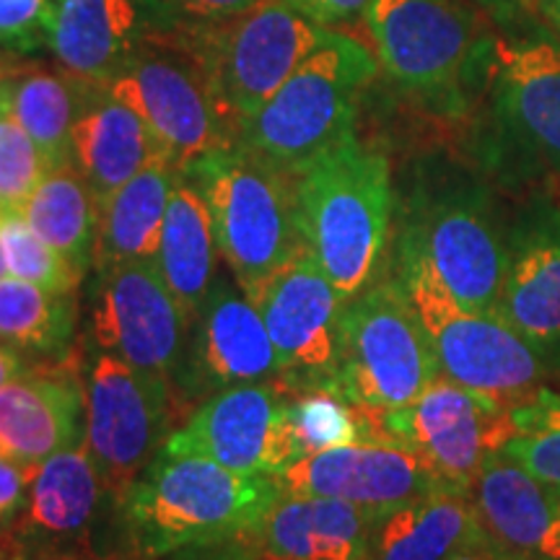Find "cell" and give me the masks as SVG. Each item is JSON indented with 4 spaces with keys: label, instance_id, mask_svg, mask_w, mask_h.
I'll list each match as a JSON object with an SVG mask.
<instances>
[{
    "label": "cell",
    "instance_id": "cell-1",
    "mask_svg": "<svg viewBox=\"0 0 560 560\" xmlns=\"http://www.w3.org/2000/svg\"><path fill=\"white\" fill-rule=\"evenodd\" d=\"M291 179L301 242L350 299L371 283L387 247L395 206L387 153L353 132Z\"/></svg>",
    "mask_w": 560,
    "mask_h": 560
},
{
    "label": "cell",
    "instance_id": "cell-2",
    "mask_svg": "<svg viewBox=\"0 0 560 560\" xmlns=\"http://www.w3.org/2000/svg\"><path fill=\"white\" fill-rule=\"evenodd\" d=\"M278 495L276 475H242L161 450L120 503L136 556L161 558L244 537Z\"/></svg>",
    "mask_w": 560,
    "mask_h": 560
},
{
    "label": "cell",
    "instance_id": "cell-3",
    "mask_svg": "<svg viewBox=\"0 0 560 560\" xmlns=\"http://www.w3.org/2000/svg\"><path fill=\"white\" fill-rule=\"evenodd\" d=\"M363 26L392 86L431 112L457 115L488 79L495 37L465 0H371Z\"/></svg>",
    "mask_w": 560,
    "mask_h": 560
},
{
    "label": "cell",
    "instance_id": "cell-4",
    "mask_svg": "<svg viewBox=\"0 0 560 560\" xmlns=\"http://www.w3.org/2000/svg\"><path fill=\"white\" fill-rule=\"evenodd\" d=\"M376 73L380 62L371 47L355 34L327 30L289 81L244 125L236 143L293 177L353 136L361 100Z\"/></svg>",
    "mask_w": 560,
    "mask_h": 560
},
{
    "label": "cell",
    "instance_id": "cell-5",
    "mask_svg": "<svg viewBox=\"0 0 560 560\" xmlns=\"http://www.w3.org/2000/svg\"><path fill=\"white\" fill-rule=\"evenodd\" d=\"M325 34L285 0H262L234 16L177 26L166 42L198 66L221 120L240 138Z\"/></svg>",
    "mask_w": 560,
    "mask_h": 560
},
{
    "label": "cell",
    "instance_id": "cell-6",
    "mask_svg": "<svg viewBox=\"0 0 560 560\" xmlns=\"http://www.w3.org/2000/svg\"><path fill=\"white\" fill-rule=\"evenodd\" d=\"M397 283L423 325L439 374L514 410L542 389L548 363L495 312L462 306L425 260L400 247Z\"/></svg>",
    "mask_w": 560,
    "mask_h": 560
},
{
    "label": "cell",
    "instance_id": "cell-7",
    "mask_svg": "<svg viewBox=\"0 0 560 560\" xmlns=\"http://www.w3.org/2000/svg\"><path fill=\"white\" fill-rule=\"evenodd\" d=\"M182 174L206 198L215 247L247 296L304 249L293 179L244 145L208 153Z\"/></svg>",
    "mask_w": 560,
    "mask_h": 560
},
{
    "label": "cell",
    "instance_id": "cell-8",
    "mask_svg": "<svg viewBox=\"0 0 560 560\" xmlns=\"http://www.w3.org/2000/svg\"><path fill=\"white\" fill-rule=\"evenodd\" d=\"M400 247L425 260L462 306L499 310L509 244L478 182L425 174L402 206Z\"/></svg>",
    "mask_w": 560,
    "mask_h": 560
},
{
    "label": "cell",
    "instance_id": "cell-9",
    "mask_svg": "<svg viewBox=\"0 0 560 560\" xmlns=\"http://www.w3.org/2000/svg\"><path fill=\"white\" fill-rule=\"evenodd\" d=\"M439 376V363L397 280L366 285L346 299L338 359L325 387L355 408L395 410L418 400Z\"/></svg>",
    "mask_w": 560,
    "mask_h": 560
},
{
    "label": "cell",
    "instance_id": "cell-10",
    "mask_svg": "<svg viewBox=\"0 0 560 560\" xmlns=\"http://www.w3.org/2000/svg\"><path fill=\"white\" fill-rule=\"evenodd\" d=\"M361 444L402 446L429 465L444 488L472 493L482 462L516 436L509 408L436 376L405 408H359Z\"/></svg>",
    "mask_w": 560,
    "mask_h": 560
},
{
    "label": "cell",
    "instance_id": "cell-11",
    "mask_svg": "<svg viewBox=\"0 0 560 560\" xmlns=\"http://www.w3.org/2000/svg\"><path fill=\"white\" fill-rule=\"evenodd\" d=\"M170 382L132 369L120 355H94L86 376V446L104 490L125 499L170 439Z\"/></svg>",
    "mask_w": 560,
    "mask_h": 560
},
{
    "label": "cell",
    "instance_id": "cell-12",
    "mask_svg": "<svg viewBox=\"0 0 560 560\" xmlns=\"http://www.w3.org/2000/svg\"><path fill=\"white\" fill-rule=\"evenodd\" d=\"M501 145L524 166L560 182V42L501 32L488 70Z\"/></svg>",
    "mask_w": 560,
    "mask_h": 560
},
{
    "label": "cell",
    "instance_id": "cell-13",
    "mask_svg": "<svg viewBox=\"0 0 560 560\" xmlns=\"http://www.w3.org/2000/svg\"><path fill=\"white\" fill-rule=\"evenodd\" d=\"M104 89L143 117L179 172L208 153L236 143L198 66L170 42L140 52L130 66L112 75Z\"/></svg>",
    "mask_w": 560,
    "mask_h": 560
},
{
    "label": "cell",
    "instance_id": "cell-14",
    "mask_svg": "<svg viewBox=\"0 0 560 560\" xmlns=\"http://www.w3.org/2000/svg\"><path fill=\"white\" fill-rule=\"evenodd\" d=\"M283 405L278 380L231 384L174 429L161 450L210 459L242 475H278L296 462Z\"/></svg>",
    "mask_w": 560,
    "mask_h": 560
},
{
    "label": "cell",
    "instance_id": "cell-15",
    "mask_svg": "<svg viewBox=\"0 0 560 560\" xmlns=\"http://www.w3.org/2000/svg\"><path fill=\"white\" fill-rule=\"evenodd\" d=\"M247 299L268 327L280 380L301 387L330 382L346 296L310 249H299Z\"/></svg>",
    "mask_w": 560,
    "mask_h": 560
},
{
    "label": "cell",
    "instance_id": "cell-16",
    "mask_svg": "<svg viewBox=\"0 0 560 560\" xmlns=\"http://www.w3.org/2000/svg\"><path fill=\"white\" fill-rule=\"evenodd\" d=\"M187 319L190 314L174 299L156 260H140L104 270L91 330L102 350L166 380L177 366Z\"/></svg>",
    "mask_w": 560,
    "mask_h": 560
},
{
    "label": "cell",
    "instance_id": "cell-17",
    "mask_svg": "<svg viewBox=\"0 0 560 560\" xmlns=\"http://www.w3.org/2000/svg\"><path fill=\"white\" fill-rule=\"evenodd\" d=\"M177 26L161 0H58L47 50L70 75L104 86Z\"/></svg>",
    "mask_w": 560,
    "mask_h": 560
},
{
    "label": "cell",
    "instance_id": "cell-18",
    "mask_svg": "<svg viewBox=\"0 0 560 560\" xmlns=\"http://www.w3.org/2000/svg\"><path fill=\"white\" fill-rule=\"evenodd\" d=\"M280 495H317L387 514L444 488L418 454L389 444H348L301 457L276 475Z\"/></svg>",
    "mask_w": 560,
    "mask_h": 560
},
{
    "label": "cell",
    "instance_id": "cell-19",
    "mask_svg": "<svg viewBox=\"0 0 560 560\" xmlns=\"http://www.w3.org/2000/svg\"><path fill=\"white\" fill-rule=\"evenodd\" d=\"M506 244L495 314L542 355L548 369H560V202H532Z\"/></svg>",
    "mask_w": 560,
    "mask_h": 560
},
{
    "label": "cell",
    "instance_id": "cell-20",
    "mask_svg": "<svg viewBox=\"0 0 560 560\" xmlns=\"http://www.w3.org/2000/svg\"><path fill=\"white\" fill-rule=\"evenodd\" d=\"M86 439V380L70 363L42 366L0 387V457L37 467Z\"/></svg>",
    "mask_w": 560,
    "mask_h": 560
},
{
    "label": "cell",
    "instance_id": "cell-21",
    "mask_svg": "<svg viewBox=\"0 0 560 560\" xmlns=\"http://www.w3.org/2000/svg\"><path fill=\"white\" fill-rule=\"evenodd\" d=\"M482 540L503 560H560L556 490L506 452L482 462L472 486Z\"/></svg>",
    "mask_w": 560,
    "mask_h": 560
},
{
    "label": "cell",
    "instance_id": "cell-22",
    "mask_svg": "<svg viewBox=\"0 0 560 560\" xmlns=\"http://www.w3.org/2000/svg\"><path fill=\"white\" fill-rule=\"evenodd\" d=\"M380 516L338 499L278 495L244 540L260 560H369Z\"/></svg>",
    "mask_w": 560,
    "mask_h": 560
},
{
    "label": "cell",
    "instance_id": "cell-23",
    "mask_svg": "<svg viewBox=\"0 0 560 560\" xmlns=\"http://www.w3.org/2000/svg\"><path fill=\"white\" fill-rule=\"evenodd\" d=\"M161 159H166L164 149L136 109L115 100L104 86L91 91L73 128V166L100 206Z\"/></svg>",
    "mask_w": 560,
    "mask_h": 560
},
{
    "label": "cell",
    "instance_id": "cell-24",
    "mask_svg": "<svg viewBox=\"0 0 560 560\" xmlns=\"http://www.w3.org/2000/svg\"><path fill=\"white\" fill-rule=\"evenodd\" d=\"M96 86L60 66H19L0 75V100L5 115L37 143L52 170L73 164V128Z\"/></svg>",
    "mask_w": 560,
    "mask_h": 560
},
{
    "label": "cell",
    "instance_id": "cell-25",
    "mask_svg": "<svg viewBox=\"0 0 560 560\" xmlns=\"http://www.w3.org/2000/svg\"><path fill=\"white\" fill-rule=\"evenodd\" d=\"M480 540L472 493L439 488L376 520L369 560H450Z\"/></svg>",
    "mask_w": 560,
    "mask_h": 560
},
{
    "label": "cell",
    "instance_id": "cell-26",
    "mask_svg": "<svg viewBox=\"0 0 560 560\" xmlns=\"http://www.w3.org/2000/svg\"><path fill=\"white\" fill-rule=\"evenodd\" d=\"M104 482L86 441L52 454L34 475L13 537L34 542L79 540L94 522Z\"/></svg>",
    "mask_w": 560,
    "mask_h": 560
},
{
    "label": "cell",
    "instance_id": "cell-27",
    "mask_svg": "<svg viewBox=\"0 0 560 560\" xmlns=\"http://www.w3.org/2000/svg\"><path fill=\"white\" fill-rule=\"evenodd\" d=\"M177 177L179 170L172 161H153L102 202L94 247V265L102 272L117 265L156 260Z\"/></svg>",
    "mask_w": 560,
    "mask_h": 560
},
{
    "label": "cell",
    "instance_id": "cell-28",
    "mask_svg": "<svg viewBox=\"0 0 560 560\" xmlns=\"http://www.w3.org/2000/svg\"><path fill=\"white\" fill-rule=\"evenodd\" d=\"M202 363L221 384H255L280 376L268 327L242 289L223 280L202 306Z\"/></svg>",
    "mask_w": 560,
    "mask_h": 560
},
{
    "label": "cell",
    "instance_id": "cell-29",
    "mask_svg": "<svg viewBox=\"0 0 560 560\" xmlns=\"http://www.w3.org/2000/svg\"><path fill=\"white\" fill-rule=\"evenodd\" d=\"M213 219L198 187L179 172L166 206L156 265L174 299L195 317L202 312L215 280Z\"/></svg>",
    "mask_w": 560,
    "mask_h": 560
},
{
    "label": "cell",
    "instance_id": "cell-30",
    "mask_svg": "<svg viewBox=\"0 0 560 560\" xmlns=\"http://www.w3.org/2000/svg\"><path fill=\"white\" fill-rule=\"evenodd\" d=\"M19 215L83 278L94 262L100 202L73 164L47 170Z\"/></svg>",
    "mask_w": 560,
    "mask_h": 560
},
{
    "label": "cell",
    "instance_id": "cell-31",
    "mask_svg": "<svg viewBox=\"0 0 560 560\" xmlns=\"http://www.w3.org/2000/svg\"><path fill=\"white\" fill-rule=\"evenodd\" d=\"M73 293H52L42 285L0 278V342L34 353H62L73 338Z\"/></svg>",
    "mask_w": 560,
    "mask_h": 560
},
{
    "label": "cell",
    "instance_id": "cell-32",
    "mask_svg": "<svg viewBox=\"0 0 560 560\" xmlns=\"http://www.w3.org/2000/svg\"><path fill=\"white\" fill-rule=\"evenodd\" d=\"M283 384V420L289 429L296 459L335 450V446L361 444L359 408L325 384Z\"/></svg>",
    "mask_w": 560,
    "mask_h": 560
},
{
    "label": "cell",
    "instance_id": "cell-33",
    "mask_svg": "<svg viewBox=\"0 0 560 560\" xmlns=\"http://www.w3.org/2000/svg\"><path fill=\"white\" fill-rule=\"evenodd\" d=\"M511 418L516 436L503 452L545 486L560 488V392L542 387L527 402L516 405Z\"/></svg>",
    "mask_w": 560,
    "mask_h": 560
},
{
    "label": "cell",
    "instance_id": "cell-34",
    "mask_svg": "<svg viewBox=\"0 0 560 560\" xmlns=\"http://www.w3.org/2000/svg\"><path fill=\"white\" fill-rule=\"evenodd\" d=\"M0 240L13 278L52 293H73L81 276L52 247H47L19 213H0Z\"/></svg>",
    "mask_w": 560,
    "mask_h": 560
},
{
    "label": "cell",
    "instance_id": "cell-35",
    "mask_svg": "<svg viewBox=\"0 0 560 560\" xmlns=\"http://www.w3.org/2000/svg\"><path fill=\"white\" fill-rule=\"evenodd\" d=\"M47 170L50 166L37 143L3 112L0 115V213H19Z\"/></svg>",
    "mask_w": 560,
    "mask_h": 560
},
{
    "label": "cell",
    "instance_id": "cell-36",
    "mask_svg": "<svg viewBox=\"0 0 560 560\" xmlns=\"http://www.w3.org/2000/svg\"><path fill=\"white\" fill-rule=\"evenodd\" d=\"M58 0H0V47L16 55L47 50Z\"/></svg>",
    "mask_w": 560,
    "mask_h": 560
},
{
    "label": "cell",
    "instance_id": "cell-37",
    "mask_svg": "<svg viewBox=\"0 0 560 560\" xmlns=\"http://www.w3.org/2000/svg\"><path fill=\"white\" fill-rule=\"evenodd\" d=\"M285 3L314 24L342 32V26H353L363 21L371 0H285Z\"/></svg>",
    "mask_w": 560,
    "mask_h": 560
},
{
    "label": "cell",
    "instance_id": "cell-38",
    "mask_svg": "<svg viewBox=\"0 0 560 560\" xmlns=\"http://www.w3.org/2000/svg\"><path fill=\"white\" fill-rule=\"evenodd\" d=\"M161 3L179 21V26H187L234 16V13L247 11L262 0H161Z\"/></svg>",
    "mask_w": 560,
    "mask_h": 560
},
{
    "label": "cell",
    "instance_id": "cell-39",
    "mask_svg": "<svg viewBox=\"0 0 560 560\" xmlns=\"http://www.w3.org/2000/svg\"><path fill=\"white\" fill-rule=\"evenodd\" d=\"M37 467L19 465L9 457H0V522H9L26 506L32 480L37 475Z\"/></svg>",
    "mask_w": 560,
    "mask_h": 560
},
{
    "label": "cell",
    "instance_id": "cell-40",
    "mask_svg": "<svg viewBox=\"0 0 560 560\" xmlns=\"http://www.w3.org/2000/svg\"><path fill=\"white\" fill-rule=\"evenodd\" d=\"M486 16L499 26L501 32H511L522 24L529 9H535V0H472Z\"/></svg>",
    "mask_w": 560,
    "mask_h": 560
},
{
    "label": "cell",
    "instance_id": "cell-41",
    "mask_svg": "<svg viewBox=\"0 0 560 560\" xmlns=\"http://www.w3.org/2000/svg\"><path fill=\"white\" fill-rule=\"evenodd\" d=\"M32 556L34 560H130L122 556H100V552L89 550L86 545H73V548H66V550H42V552L32 550Z\"/></svg>",
    "mask_w": 560,
    "mask_h": 560
},
{
    "label": "cell",
    "instance_id": "cell-42",
    "mask_svg": "<svg viewBox=\"0 0 560 560\" xmlns=\"http://www.w3.org/2000/svg\"><path fill=\"white\" fill-rule=\"evenodd\" d=\"M21 366H24V361H21L19 350L5 346V342H0V387L9 384L13 376H19Z\"/></svg>",
    "mask_w": 560,
    "mask_h": 560
},
{
    "label": "cell",
    "instance_id": "cell-43",
    "mask_svg": "<svg viewBox=\"0 0 560 560\" xmlns=\"http://www.w3.org/2000/svg\"><path fill=\"white\" fill-rule=\"evenodd\" d=\"M535 11L540 13L552 37L560 42V0H535Z\"/></svg>",
    "mask_w": 560,
    "mask_h": 560
},
{
    "label": "cell",
    "instance_id": "cell-44",
    "mask_svg": "<svg viewBox=\"0 0 560 560\" xmlns=\"http://www.w3.org/2000/svg\"><path fill=\"white\" fill-rule=\"evenodd\" d=\"M450 560H503V558L495 556V552L486 545V540H480V542H472V545H467V548L457 550Z\"/></svg>",
    "mask_w": 560,
    "mask_h": 560
},
{
    "label": "cell",
    "instance_id": "cell-45",
    "mask_svg": "<svg viewBox=\"0 0 560 560\" xmlns=\"http://www.w3.org/2000/svg\"><path fill=\"white\" fill-rule=\"evenodd\" d=\"M0 560H34L32 550L26 545H21L16 537L0 542Z\"/></svg>",
    "mask_w": 560,
    "mask_h": 560
},
{
    "label": "cell",
    "instance_id": "cell-46",
    "mask_svg": "<svg viewBox=\"0 0 560 560\" xmlns=\"http://www.w3.org/2000/svg\"><path fill=\"white\" fill-rule=\"evenodd\" d=\"M9 272V265H5V249H3V240H0V278H5Z\"/></svg>",
    "mask_w": 560,
    "mask_h": 560
},
{
    "label": "cell",
    "instance_id": "cell-47",
    "mask_svg": "<svg viewBox=\"0 0 560 560\" xmlns=\"http://www.w3.org/2000/svg\"><path fill=\"white\" fill-rule=\"evenodd\" d=\"M3 70H5V68H0V75H3ZM3 112H5V109H3V100H0V115H3Z\"/></svg>",
    "mask_w": 560,
    "mask_h": 560
},
{
    "label": "cell",
    "instance_id": "cell-48",
    "mask_svg": "<svg viewBox=\"0 0 560 560\" xmlns=\"http://www.w3.org/2000/svg\"><path fill=\"white\" fill-rule=\"evenodd\" d=\"M556 490V501H558V509H560V488H552Z\"/></svg>",
    "mask_w": 560,
    "mask_h": 560
}]
</instances>
